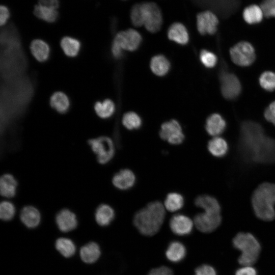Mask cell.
<instances>
[{
	"instance_id": "6da1fadb",
	"label": "cell",
	"mask_w": 275,
	"mask_h": 275,
	"mask_svg": "<svg viewBox=\"0 0 275 275\" xmlns=\"http://www.w3.org/2000/svg\"><path fill=\"white\" fill-rule=\"evenodd\" d=\"M238 147L241 156L248 162H275V140L266 136L263 128L255 122L246 121L241 124Z\"/></svg>"
},
{
	"instance_id": "7a4b0ae2",
	"label": "cell",
	"mask_w": 275,
	"mask_h": 275,
	"mask_svg": "<svg viewBox=\"0 0 275 275\" xmlns=\"http://www.w3.org/2000/svg\"><path fill=\"white\" fill-rule=\"evenodd\" d=\"M164 216L165 210L162 204L159 201L153 202L136 213L133 223L141 234L152 236L160 228Z\"/></svg>"
},
{
	"instance_id": "3957f363",
	"label": "cell",
	"mask_w": 275,
	"mask_h": 275,
	"mask_svg": "<svg viewBox=\"0 0 275 275\" xmlns=\"http://www.w3.org/2000/svg\"><path fill=\"white\" fill-rule=\"evenodd\" d=\"M252 203L256 215L260 219L270 221L275 218V184L263 183L254 191Z\"/></svg>"
},
{
	"instance_id": "277c9868",
	"label": "cell",
	"mask_w": 275,
	"mask_h": 275,
	"mask_svg": "<svg viewBox=\"0 0 275 275\" xmlns=\"http://www.w3.org/2000/svg\"><path fill=\"white\" fill-rule=\"evenodd\" d=\"M233 246L241 251L238 263L242 266H251L256 262L261 251L260 243L249 233L240 232L232 241Z\"/></svg>"
},
{
	"instance_id": "5b68a950",
	"label": "cell",
	"mask_w": 275,
	"mask_h": 275,
	"mask_svg": "<svg viewBox=\"0 0 275 275\" xmlns=\"http://www.w3.org/2000/svg\"><path fill=\"white\" fill-rule=\"evenodd\" d=\"M140 13L142 25L151 33H156L161 28L163 17L159 6L154 2L139 3Z\"/></svg>"
},
{
	"instance_id": "8992f818",
	"label": "cell",
	"mask_w": 275,
	"mask_h": 275,
	"mask_svg": "<svg viewBox=\"0 0 275 275\" xmlns=\"http://www.w3.org/2000/svg\"><path fill=\"white\" fill-rule=\"evenodd\" d=\"M88 142L93 152L96 155L97 161L100 164L107 163L114 157V145L109 137L99 136L90 139Z\"/></svg>"
},
{
	"instance_id": "52a82bcc",
	"label": "cell",
	"mask_w": 275,
	"mask_h": 275,
	"mask_svg": "<svg viewBox=\"0 0 275 275\" xmlns=\"http://www.w3.org/2000/svg\"><path fill=\"white\" fill-rule=\"evenodd\" d=\"M232 61L236 65L245 67L252 64L256 59L254 47L249 42L241 41L230 50Z\"/></svg>"
},
{
	"instance_id": "ba28073f",
	"label": "cell",
	"mask_w": 275,
	"mask_h": 275,
	"mask_svg": "<svg viewBox=\"0 0 275 275\" xmlns=\"http://www.w3.org/2000/svg\"><path fill=\"white\" fill-rule=\"evenodd\" d=\"M221 90L223 96L227 99L236 98L241 90L240 82L237 77L223 68L219 74Z\"/></svg>"
},
{
	"instance_id": "9c48e42d",
	"label": "cell",
	"mask_w": 275,
	"mask_h": 275,
	"mask_svg": "<svg viewBox=\"0 0 275 275\" xmlns=\"http://www.w3.org/2000/svg\"><path fill=\"white\" fill-rule=\"evenodd\" d=\"M142 41L141 35L133 29H129L118 33L113 40L123 50L134 51L136 50Z\"/></svg>"
},
{
	"instance_id": "30bf717a",
	"label": "cell",
	"mask_w": 275,
	"mask_h": 275,
	"mask_svg": "<svg viewBox=\"0 0 275 275\" xmlns=\"http://www.w3.org/2000/svg\"><path fill=\"white\" fill-rule=\"evenodd\" d=\"M159 133L161 139L173 145L181 144L184 139L181 125L176 120L163 123Z\"/></svg>"
},
{
	"instance_id": "8fae6325",
	"label": "cell",
	"mask_w": 275,
	"mask_h": 275,
	"mask_svg": "<svg viewBox=\"0 0 275 275\" xmlns=\"http://www.w3.org/2000/svg\"><path fill=\"white\" fill-rule=\"evenodd\" d=\"M222 221L221 213L205 211L197 214L194 218V223L201 232L209 233L215 230Z\"/></svg>"
},
{
	"instance_id": "7c38bea8",
	"label": "cell",
	"mask_w": 275,
	"mask_h": 275,
	"mask_svg": "<svg viewBox=\"0 0 275 275\" xmlns=\"http://www.w3.org/2000/svg\"><path fill=\"white\" fill-rule=\"evenodd\" d=\"M197 28L202 35H213L217 31L219 22L216 15L212 12L206 10L199 13L197 15Z\"/></svg>"
},
{
	"instance_id": "4fadbf2b",
	"label": "cell",
	"mask_w": 275,
	"mask_h": 275,
	"mask_svg": "<svg viewBox=\"0 0 275 275\" xmlns=\"http://www.w3.org/2000/svg\"><path fill=\"white\" fill-rule=\"evenodd\" d=\"M56 222L59 230L63 232L72 231L77 226L76 215L67 209H62L57 213Z\"/></svg>"
},
{
	"instance_id": "5bb4252c",
	"label": "cell",
	"mask_w": 275,
	"mask_h": 275,
	"mask_svg": "<svg viewBox=\"0 0 275 275\" xmlns=\"http://www.w3.org/2000/svg\"><path fill=\"white\" fill-rule=\"evenodd\" d=\"M170 227L174 234L185 235L191 232L193 222L188 217L184 215L176 214L171 218Z\"/></svg>"
},
{
	"instance_id": "9a60e30c",
	"label": "cell",
	"mask_w": 275,
	"mask_h": 275,
	"mask_svg": "<svg viewBox=\"0 0 275 275\" xmlns=\"http://www.w3.org/2000/svg\"><path fill=\"white\" fill-rule=\"evenodd\" d=\"M168 38L176 43L184 45L189 41V34L185 25L181 22H174L168 29Z\"/></svg>"
},
{
	"instance_id": "2e32d148",
	"label": "cell",
	"mask_w": 275,
	"mask_h": 275,
	"mask_svg": "<svg viewBox=\"0 0 275 275\" xmlns=\"http://www.w3.org/2000/svg\"><path fill=\"white\" fill-rule=\"evenodd\" d=\"M135 177L130 170L124 169L116 173L113 177L112 182L118 189L126 190L131 188L134 184Z\"/></svg>"
},
{
	"instance_id": "e0dca14e",
	"label": "cell",
	"mask_w": 275,
	"mask_h": 275,
	"mask_svg": "<svg viewBox=\"0 0 275 275\" xmlns=\"http://www.w3.org/2000/svg\"><path fill=\"white\" fill-rule=\"evenodd\" d=\"M20 218L26 227L34 228L37 227L40 223L41 214L36 207L26 206L21 209Z\"/></svg>"
},
{
	"instance_id": "ac0fdd59",
	"label": "cell",
	"mask_w": 275,
	"mask_h": 275,
	"mask_svg": "<svg viewBox=\"0 0 275 275\" xmlns=\"http://www.w3.org/2000/svg\"><path fill=\"white\" fill-rule=\"evenodd\" d=\"M30 50L33 57L40 62H44L49 58L50 48L45 41L36 39L30 44Z\"/></svg>"
},
{
	"instance_id": "d6986e66",
	"label": "cell",
	"mask_w": 275,
	"mask_h": 275,
	"mask_svg": "<svg viewBox=\"0 0 275 275\" xmlns=\"http://www.w3.org/2000/svg\"><path fill=\"white\" fill-rule=\"evenodd\" d=\"M226 127V122L218 114H213L207 119L205 129L207 133L212 136H216L222 133Z\"/></svg>"
},
{
	"instance_id": "ffe728a7",
	"label": "cell",
	"mask_w": 275,
	"mask_h": 275,
	"mask_svg": "<svg viewBox=\"0 0 275 275\" xmlns=\"http://www.w3.org/2000/svg\"><path fill=\"white\" fill-rule=\"evenodd\" d=\"M17 182L10 174H5L0 179V193L4 197L10 198L16 194Z\"/></svg>"
},
{
	"instance_id": "44dd1931",
	"label": "cell",
	"mask_w": 275,
	"mask_h": 275,
	"mask_svg": "<svg viewBox=\"0 0 275 275\" xmlns=\"http://www.w3.org/2000/svg\"><path fill=\"white\" fill-rule=\"evenodd\" d=\"M51 107L60 114L67 113L70 108V102L69 97L63 92L53 93L49 100Z\"/></svg>"
},
{
	"instance_id": "7402d4cb",
	"label": "cell",
	"mask_w": 275,
	"mask_h": 275,
	"mask_svg": "<svg viewBox=\"0 0 275 275\" xmlns=\"http://www.w3.org/2000/svg\"><path fill=\"white\" fill-rule=\"evenodd\" d=\"M100 254L99 245L94 242H89L82 246L79 251L81 260L87 263L96 262L99 258Z\"/></svg>"
},
{
	"instance_id": "603a6c76",
	"label": "cell",
	"mask_w": 275,
	"mask_h": 275,
	"mask_svg": "<svg viewBox=\"0 0 275 275\" xmlns=\"http://www.w3.org/2000/svg\"><path fill=\"white\" fill-rule=\"evenodd\" d=\"M115 217L114 209L108 205L102 204L96 209L95 218L96 223L101 226H107Z\"/></svg>"
},
{
	"instance_id": "cb8c5ba5",
	"label": "cell",
	"mask_w": 275,
	"mask_h": 275,
	"mask_svg": "<svg viewBox=\"0 0 275 275\" xmlns=\"http://www.w3.org/2000/svg\"><path fill=\"white\" fill-rule=\"evenodd\" d=\"M171 67L169 60L163 55L154 56L150 62V68L156 75L162 76L166 75Z\"/></svg>"
},
{
	"instance_id": "d4e9b609",
	"label": "cell",
	"mask_w": 275,
	"mask_h": 275,
	"mask_svg": "<svg viewBox=\"0 0 275 275\" xmlns=\"http://www.w3.org/2000/svg\"><path fill=\"white\" fill-rule=\"evenodd\" d=\"M60 45L64 53L71 58L77 56L81 48L80 41L70 36L63 37L60 41Z\"/></svg>"
},
{
	"instance_id": "484cf974",
	"label": "cell",
	"mask_w": 275,
	"mask_h": 275,
	"mask_svg": "<svg viewBox=\"0 0 275 275\" xmlns=\"http://www.w3.org/2000/svg\"><path fill=\"white\" fill-rule=\"evenodd\" d=\"M264 16L262 8L257 5H251L246 7L242 13L243 19L249 24L260 23Z\"/></svg>"
},
{
	"instance_id": "4316f807",
	"label": "cell",
	"mask_w": 275,
	"mask_h": 275,
	"mask_svg": "<svg viewBox=\"0 0 275 275\" xmlns=\"http://www.w3.org/2000/svg\"><path fill=\"white\" fill-rule=\"evenodd\" d=\"M195 205L204 211L221 213V206L214 197L203 195L198 196L195 200Z\"/></svg>"
},
{
	"instance_id": "83f0119b",
	"label": "cell",
	"mask_w": 275,
	"mask_h": 275,
	"mask_svg": "<svg viewBox=\"0 0 275 275\" xmlns=\"http://www.w3.org/2000/svg\"><path fill=\"white\" fill-rule=\"evenodd\" d=\"M167 259L173 262H179L186 255V249L182 243L173 241L170 243L166 252Z\"/></svg>"
},
{
	"instance_id": "f1b7e54d",
	"label": "cell",
	"mask_w": 275,
	"mask_h": 275,
	"mask_svg": "<svg viewBox=\"0 0 275 275\" xmlns=\"http://www.w3.org/2000/svg\"><path fill=\"white\" fill-rule=\"evenodd\" d=\"M208 149L213 156L221 157L227 153L228 145L223 138L215 136L209 141Z\"/></svg>"
},
{
	"instance_id": "f546056e",
	"label": "cell",
	"mask_w": 275,
	"mask_h": 275,
	"mask_svg": "<svg viewBox=\"0 0 275 275\" xmlns=\"http://www.w3.org/2000/svg\"><path fill=\"white\" fill-rule=\"evenodd\" d=\"M95 113L102 119H107L113 115L115 111L114 102L109 99L102 101H97L94 106Z\"/></svg>"
},
{
	"instance_id": "4dcf8cb0",
	"label": "cell",
	"mask_w": 275,
	"mask_h": 275,
	"mask_svg": "<svg viewBox=\"0 0 275 275\" xmlns=\"http://www.w3.org/2000/svg\"><path fill=\"white\" fill-rule=\"evenodd\" d=\"M33 13L37 18L49 23L56 21L59 16L57 10L43 7L39 4L35 6Z\"/></svg>"
},
{
	"instance_id": "1f68e13d",
	"label": "cell",
	"mask_w": 275,
	"mask_h": 275,
	"mask_svg": "<svg viewBox=\"0 0 275 275\" xmlns=\"http://www.w3.org/2000/svg\"><path fill=\"white\" fill-rule=\"evenodd\" d=\"M55 246L64 257L69 258L72 256L76 251L74 242L67 238H59L55 243Z\"/></svg>"
},
{
	"instance_id": "d6a6232c",
	"label": "cell",
	"mask_w": 275,
	"mask_h": 275,
	"mask_svg": "<svg viewBox=\"0 0 275 275\" xmlns=\"http://www.w3.org/2000/svg\"><path fill=\"white\" fill-rule=\"evenodd\" d=\"M184 204V199L181 195L176 193L169 194L164 201L167 209L174 212L181 209Z\"/></svg>"
},
{
	"instance_id": "836d02e7",
	"label": "cell",
	"mask_w": 275,
	"mask_h": 275,
	"mask_svg": "<svg viewBox=\"0 0 275 275\" xmlns=\"http://www.w3.org/2000/svg\"><path fill=\"white\" fill-rule=\"evenodd\" d=\"M122 123L127 129L133 130L140 128L142 121L141 117L136 113L129 112L123 115Z\"/></svg>"
},
{
	"instance_id": "e575fe53",
	"label": "cell",
	"mask_w": 275,
	"mask_h": 275,
	"mask_svg": "<svg viewBox=\"0 0 275 275\" xmlns=\"http://www.w3.org/2000/svg\"><path fill=\"white\" fill-rule=\"evenodd\" d=\"M261 87L267 91L275 90V73L271 71H265L259 77Z\"/></svg>"
},
{
	"instance_id": "d590c367",
	"label": "cell",
	"mask_w": 275,
	"mask_h": 275,
	"mask_svg": "<svg viewBox=\"0 0 275 275\" xmlns=\"http://www.w3.org/2000/svg\"><path fill=\"white\" fill-rule=\"evenodd\" d=\"M16 212L14 204L11 202L4 201L0 204V217L4 221L12 219Z\"/></svg>"
},
{
	"instance_id": "8d00e7d4",
	"label": "cell",
	"mask_w": 275,
	"mask_h": 275,
	"mask_svg": "<svg viewBox=\"0 0 275 275\" xmlns=\"http://www.w3.org/2000/svg\"><path fill=\"white\" fill-rule=\"evenodd\" d=\"M200 60L202 64L207 68L214 67L217 61L215 54L205 49H203L200 53Z\"/></svg>"
},
{
	"instance_id": "74e56055",
	"label": "cell",
	"mask_w": 275,
	"mask_h": 275,
	"mask_svg": "<svg viewBox=\"0 0 275 275\" xmlns=\"http://www.w3.org/2000/svg\"><path fill=\"white\" fill-rule=\"evenodd\" d=\"M260 7L265 17H275V0H263Z\"/></svg>"
},
{
	"instance_id": "f35d334b",
	"label": "cell",
	"mask_w": 275,
	"mask_h": 275,
	"mask_svg": "<svg viewBox=\"0 0 275 275\" xmlns=\"http://www.w3.org/2000/svg\"><path fill=\"white\" fill-rule=\"evenodd\" d=\"M195 275H216V273L213 267L207 264H204L196 268Z\"/></svg>"
},
{
	"instance_id": "ab89813d",
	"label": "cell",
	"mask_w": 275,
	"mask_h": 275,
	"mask_svg": "<svg viewBox=\"0 0 275 275\" xmlns=\"http://www.w3.org/2000/svg\"><path fill=\"white\" fill-rule=\"evenodd\" d=\"M265 118L275 125V101L271 102L264 111Z\"/></svg>"
},
{
	"instance_id": "60d3db41",
	"label": "cell",
	"mask_w": 275,
	"mask_h": 275,
	"mask_svg": "<svg viewBox=\"0 0 275 275\" xmlns=\"http://www.w3.org/2000/svg\"><path fill=\"white\" fill-rule=\"evenodd\" d=\"M147 275H173L172 270L168 267L161 266L150 270Z\"/></svg>"
},
{
	"instance_id": "b9f144b4",
	"label": "cell",
	"mask_w": 275,
	"mask_h": 275,
	"mask_svg": "<svg viewBox=\"0 0 275 275\" xmlns=\"http://www.w3.org/2000/svg\"><path fill=\"white\" fill-rule=\"evenodd\" d=\"M0 24L1 26L5 25L8 20L10 13L8 8L5 5L0 7Z\"/></svg>"
},
{
	"instance_id": "7bdbcfd3",
	"label": "cell",
	"mask_w": 275,
	"mask_h": 275,
	"mask_svg": "<svg viewBox=\"0 0 275 275\" xmlns=\"http://www.w3.org/2000/svg\"><path fill=\"white\" fill-rule=\"evenodd\" d=\"M235 275H257V272L251 266H243L236 271Z\"/></svg>"
},
{
	"instance_id": "ee69618b",
	"label": "cell",
	"mask_w": 275,
	"mask_h": 275,
	"mask_svg": "<svg viewBox=\"0 0 275 275\" xmlns=\"http://www.w3.org/2000/svg\"><path fill=\"white\" fill-rule=\"evenodd\" d=\"M38 4L48 8L57 10L59 6V0H39Z\"/></svg>"
},
{
	"instance_id": "f6af8a7d",
	"label": "cell",
	"mask_w": 275,
	"mask_h": 275,
	"mask_svg": "<svg viewBox=\"0 0 275 275\" xmlns=\"http://www.w3.org/2000/svg\"><path fill=\"white\" fill-rule=\"evenodd\" d=\"M112 53L114 57L116 59L120 58L123 54V49L116 43L113 42L112 45Z\"/></svg>"
},
{
	"instance_id": "bcb514c9",
	"label": "cell",
	"mask_w": 275,
	"mask_h": 275,
	"mask_svg": "<svg viewBox=\"0 0 275 275\" xmlns=\"http://www.w3.org/2000/svg\"><path fill=\"white\" fill-rule=\"evenodd\" d=\"M123 1H125V0H123Z\"/></svg>"
}]
</instances>
